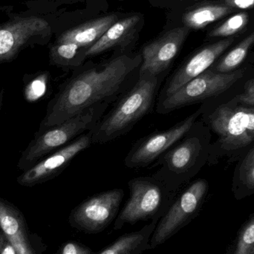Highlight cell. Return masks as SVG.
I'll return each mask as SVG.
<instances>
[{
	"label": "cell",
	"instance_id": "cell-1",
	"mask_svg": "<svg viewBox=\"0 0 254 254\" xmlns=\"http://www.w3.org/2000/svg\"><path fill=\"white\" fill-rule=\"evenodd\" d=\"M141 62V55L122 54L107 62L83 64L74 69L48 104L37 133L94 106L116 101L138 78Z\"/></svg>",
	"mask_w": 254,
	"mask_h": 254
},
{
	"label": "cell",
	"instance_id": "cell-2",
	"mask_svg": "<svg viewBox=\"0 0 254 254\" xmlns=\"http://www.w3.org/2000/svg\"><path fill=\"white\" fill-rule=\"evenodd\" d=\"M167 74H139L135 83L116 100L113 109L89 131L92 144L108 143L125 135L150 113Z\"/></svg>",
	"mask_w": 254,
	"mask_h": 254
},
{
	"label": "cell",
	"instance_id": "cell-3",
	"mask_svg": "<svg viewBox=\"0 0 254 254\" xmlns=\"http://www.w3.org/2000/svg\"><path fill=\"white\" fill-rule=\"evenodd\" d=\"M210 129L198 120L190 129L155 162L152 175L175 192H180L207 163Z\"/></svg>",
	"mask_w": 254,
	"mask_h": 254
},
{
	"label": "cell",
	"instance_id": "cell-4",
	"mask_svg": "<svg viewBox=\"0 0 254 254\" xmlns=\"http://www.w3.org/2000/svg\"><path fill=\"white\" fill-rule=\"evenodd\" d=\"M201 107L204 124L218 136L217 140L210 143L208 164H216L223 156L234 161L254 145V107L232 100L213 110Z\"/></svg>",
	"mask_w": 254,
	"mask_h": 254
},
{
	"label": "cell",
	"instance_id": "cell-5",
	"mask_svg": "<svg viewBox=\"0 0 254 254\" xmlns=\"http://www.w3.org/2000/svg\"><path fill=\"white\" fill-rule=\"evenodd\" d=\"M28 10L13 12L11 6L0 7L8 16L0 23V64L14 61L21 52L48 43L53 34L52 22L39 10L36 1H25Z\"/></svg>",
	"mask_w": 254,
	"mask_h": 254
},
{
	"label": "cell",
	"instance_id": "cell-6",
	"mask_svg": "<svg viewBox=\"0 0 254 254\" xmlns=\"http://www.w3.org/2000/svg\"><path fill=\"white\" fill-rule=\"evenodd\" d=\"M109 106V104L94 106L60 125L37 133L21 155L17 164L19 170H28L45 157L91 131L102 119Z\"/></svg>",
	"mask_w": 254,
	"mask_h": 254
},
{
	"label": "cell",
	"instance_id": "cell-7",
	"mask_svg": "<svg viewBox=\"0 0 254 254\" xmlns=\"http://www.w3.org/2000/svg\"><path fill=\"white\" fill-rule=\"evenodd\" d=\"M128 186L129 198L115 221V231L127 224L159 221L179 194L152 176L134 178L128 182Z\"/></svg>",
	"mask_w": 254,
	"mask_h": 254
},
{
	"label": "cell",
	"instance_id": "cell-8",
	"mask_svg": "<svg viewBox=\"0 0 254 254\" xmlns=\"http://www.w3.org/2000/svg\"><path fill=\"white\" fill-rule=\"evenodd\" d=\"M246 75L245 69L231 73L215 72L207 69L188 82L175 93L157 103V113L168 114L175 110L216 98L231 89Z\"/></svg>",
	"mask_w": 254,
	"mask_h": 254
},
{
	"label": "cell",
	"instance_id": "cell-9",
	"mask_svg": "<svg viewBox=\"0 0 254 254\" xmlns=\"http://www.w3.org/2000/svg\"><path fill=\"white\" fill-rule=\"evenodd\" d=\"M208 189L207 181L198 179L182 190L167 213L158 221L149 242L150 249L164 244L198 216Z\"/></svg>",
	"mask_w": 254,
	"mask_h": 254
},
{
	"label": "cell",
	"instance_id": "cell-10",
	"mask_svg": "<svg viewBox=\"0 0 254 254\" xmlns=\"http://www.w3.org/2000/svg\"><path fill=\"white\" fill-rule=\"evenodd\" d=\"M125 191L109 190L84 200L76 206L68 216L71 228L88 234L105 231L119 214Z\"/></svg>",
	"mask_w": 254,
	"mask_h": 254
},
{
	"label": "cell",
	"instance_id": "cell-11",
	"mask_svg": "<svg viewBox=\"0 0 254 254\" xmlns=\"http://www.w3.org/2000/svg\"><path fill=\"white\" fill-rule=\"evenodd\" d=\"M200 107L196 112L168 129L151 133L135 142L125 159L129 169L148 167L155 163L164 152L179 141L201 116Z\"/></svg>",
	"mask_w": 254,
	"mask_h": 254
},
{
	"label": "cell",
	"instance_id": "cell-12",
	"mask_svg": "<svg viewBox=\"0 0 254 254\" xmlns=\"http://www.w3.org/2000/svg\"><path fill=\"white\" fill-rule=\"evenodd\" d=\"M92 144L90 131L81 134L23 171L17 178V183L21 186L31 188L54 179L61 174L79 153Z\"/></svg>",
	"mask_w": 254,
	"mask_h": 254
},
{
	"label": "cell",
	"instance_id": "cell-13",
	"mask_svg": "<svg viewBox=\"0 0 254 254\" xmlns=\"http://www.w3.org/2000/svg\"><path fill=\"white\" fill-rule=\"evenodd\" d=\"M189 33L190 29L186 26L178 27L144 46L139 74H168Z\"/></svg>",
	"mask_w": 254,
	"mask_h": 254
},
{
	"label": "cell",
	"instance_id": "cell-14",
	"mask_svg": "<svg viewBox=\"0 0 254 254\" xmlns=\"http://www.w3.org/2000/svg\"><path fill=\"white\" fill-rule=\"evenodd\" d=\"M235 40V37L222 39L204 46L191 55L167 79L160 92L158 101L173 95L188 82L211 68Z\"/></svg>",
	"mask_w": 254,
	"mask_h": 254
},
{
	"label": "cell",
	"instance_id": "cell-15",
	"mask_svg": "<svg viewBox=\"0 0 254 254\" xmlns=\"http://www.w3.org/2000/svg\"><path fill=\"white\" fill-rule=\"evenodd\" d=\"M0 231L13 245L18 254H41L46 250L43 243L35 244L22 212L1 197Z\"/></svg>",
	"mask_w": 254,
	"mask_h": 254
},
{
	"label": "cell",
	"instance_id": "cell-16",
	"mask_svg": "<svg viewBox=\"0 0 254 254\" xmlns=\"http://www.w3.org/2000/svg\"><path fill=\"white\" fill-rule=\"evenodd\" d=\"M119 21L117 15L103 16L64 31L57 37L56 43H72L87 48L95 44L104 33Z\"/></svg>",
	"mask_w": 254,
	"mask_h": 254
},
{
	"label": "cell",
	"instance_id": "cell-17",
	"mask_svg": "<svg viewBox=\"0 0 254 254\" xmlns=\"http://www.w3.org/2000/svg\"><path fill=\"white\" fill-rule=\"evenodd\" d=\"M139 15H133L113 24L104 35L86 51V58L96 56L118 46H126L140 21Z\"/></svg>",
	"mask_w": 254,
	"mask_h": 254
},
{
	"label": "cell",
	"instance_id": "cell-18",
	"mask_svg": "<svg viewBox=\"0 0 254 254\" xmlns=\"http://www.w3.org/2000/svg\"><path fill=\"white\" fill-rule=\"evenodd\" d=\"M158 221H151L139 231L121 236L114 243L96 254H142L149 247L151 237Z\"/></svg>",
	"mask_w": 254,
	"mask_h": 254
},
{
	"label": "cell",
	"instance_id": "cell-19",
	"mask_svg": "<svg viewBox=\"0 0 254 254\" xmlns=\"http://www.w3.org/2000/svg\"><path fill=\"white\" fill-rule=\"evenodd\" d=\"M232 191L237 200L254 193V145L239 158L233 179Z\"/></svg>",
	"mask_w": 254,
	"mask_h": 254
},
{
	"label": "cell",
	"instance_id": "cell-20",
	"mask_svg": "<svg viewBox=\"0 0 254 254\" xmlns=\"http://www.w3.org/2000/svg\"><path fill=\"white\" fill-rule=\"evenodd\" d=\"M223 3H207L194 7L183 15L184 26L189 29H201L234 11Z\"/></svg>",
	"mask_w": 254,
	"mask_h": 254
},
{
	"label": "cell",
	"instance_id": "cell-21",
	"mask_svg": "<svg viewBox=\"0 0 254 254\" xmlns=\"http://www.w3.org/2000/svg\"><path fill=\"white\" fill-rule=\"evenodd\" d=\"M87 48L72 43H55L50 46L49 62L64 69H76L86 59Z\"/></svg>",
	"mask_w": 254,
	"mask_h": 254
},
{
	"label": "cell",
	"instance_id": "cell-22",
	"mask_svg": "<svg viewBox=\"0 0 254 254\" xmlns=\"http://www.w3.org/2000/svg\"><path fill=\"white\" fill-rule=\"evenodd\" d=\"M254 46V31L210 68L215 72L231 73L238 69Z\"/></svg>",
	"mask_w": 254,
	"mask_h": 254
},
{
	"label": "cell",
	"instance_id": "cell-23",
	"mask_svg": "<svg viewBox=\"0 0 254 254\" xmlns=\"http://www.w3.org/2000/svg\"><path fill=\"white\" fill-rule=\"evenodd\" d=\"M225 254H254V213L241 227L234 244Z\"/></svg>",
	"mask_w": 254,
	"mask_h": 254
},
{
	"label": "cell",
	"instance_id": "cell-24",
	"mask_svg": "<svg viewBox=\"0 0 254 254\" xmlns=\"http://www.w3.org/2000/svg\"><path fill=\"white\" fill-rule=\"evenodd\" d=\"M249 22V15L245 12L236 13L223 23L215 28L210 34V38H229L243 31Z\"/></svg>",
	"mask_w": 254,
	"mask_h": 254
},
{
	"label": "cell",
	"instance_id": "cell-25",
	"mask_svg": "<svg viewBox=\"0 0 254 254\" xmlns=\"http://www.w3.org/2000/svg\"><path fill=\"white\" fill-rule=\"evenodd\" d=\"M25 84L24 95L28 102L34 103L46 95L50 81L49 71H40L31 76Z\"/></svg>",
	"mask_w": 254,
	"mask_h": 254
},
{
	"label": "cell",
	"instance_id": "cell-26",
	"mask_svg": "<svg viewBox=\"0 0 254 254\" xmlns=\"http://www.w3.org/2000/svg\"><path fill=\"white\" fill-rule=\"evenodd\" d=\"M232 101L240 105L254 107V78L246 82L243 92L233 98Z\"/></svg>",
	"mask_w": 254,
	"mask_h": 254
},
{
	"label": "cell",
	"instance_id": "cell-27",
	"mask_svg": "<svg viewBox=\"0 0 254 254\" xmlns=\"http://www.w3.org/2000/svg\"><path fill=\"white\" fill-rule=\"evenodd\" d=\"M56 254H96L91 248L77 241L64 243Z\"/></svg>",
	"mask_w": 254,
	"mask_h": 254
},
{
	"label": "cell",
	"instance_id": "cell-28",
	"mask_svg": "<svg viewBox=\"0 0 254 254\" xmlns=\"http://www.w3.org/2000/svg\"><path fill=\"white\" fill-rule=\"evenodd\" d=\"M222 3L235 9L246 10L254 7V0H222Z\"/></svg>",
	"mask_w": 254,
	"mask_h": 254
},
{
	"label": "cell",
	"instance_id": "cell-29",
	"mask_svg": "<svg viewBox=\"0 0 254 254\" xmlns=\"http://www.w3.org/2000/svg\"><path fill=\"white\" fill-rule=\"evenodd\" d=\"M0 254H18L13 245L0 231Z\"/></svg>",
	"mask_w": 254,
	"mask_h": 254
},
{
	"label": "cell",
	"instance_id": "cell-30",
	"mask_svg": "<svg viewBox=\"0 0 254 254\" xmlns=\"http://www.w3.org/2000/svg\"><path fill=\"white\" fill-rule=\"evenodd\" d=\"M4 89L1 88L0 89V111H1V106H2L3 97H4Z\"/></svg>",
	"mask_w": 254,
	"mask_h": 254
}]
</instances>
